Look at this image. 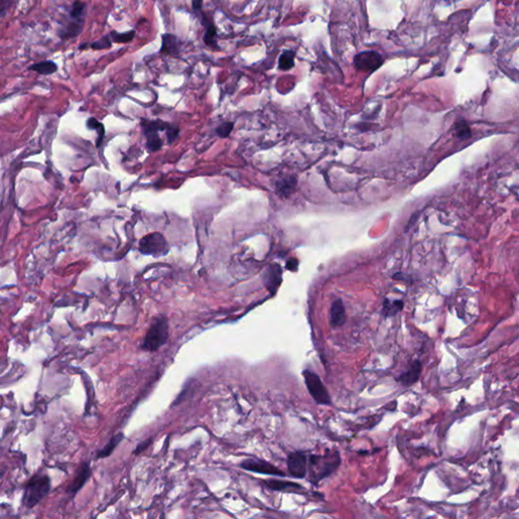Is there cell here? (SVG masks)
I'll return each instance as SVG.
<instances>
[{"mask_svg": "<svg viewBox=\"0 0 519 519\" xmlns=\"http://www.w3.org/2000/svg\"><path fill=\"white\" fill-rule=\"evenodd\" d=\"M142 128L146 137V147L150 152L159 150L163 144L162 139L159 136V132L166 133L167 142L169 143L178 137L180 132V129L178 127L161 120L143 121Z\"/></svg>", "mask_w": 519, "mask_h": 519, "instance_id": "6da1fadb", "label": "cell"}, {"mask_svg": "<svg viewBox=\"0 0 519 519\" xmlns=\"http://www.w3.org/2000/svg\"><path fill=\"white\" fill-rule=\"evenodd\" d=\"M168 339V321L164 316H158L153 319L146 335L143 339L141 347L148 352L157 351L166 343Z\"/></svg>", "mask_w": 519, "mask_h": 519, "instance_id": "7a4b0ae2", "label": "cell"}, {"mask_svg": "<svg viewBox=\"0 0 519 519\" xmlns=\"http://www.w3.org/2000/svg\"><path fill=\"white\" fill-rule=\"evenodd\" d=\"M338 452H328L324 455H312L310 458V473L312 482H318L328 477L340 465Z\"/></svg>", "mask_w": 519, "mask_h": 519, "instance_id": "3957f363", "label": "cell"}, {"mask_svg": "<svg viewBox=\"0 0 519 519\" xmlns=\"http://www.w3.org/2000/svg\"><path fill=\"white\" fill-rule=\"evenodd\" d=\"M51 489V482L48 475L37 474L33 477L26 486L24 495V505L33 508L44 499Z\"/></svg>", "mask_w": 519, "mask_h": 519, "instance_id": "277c9868", "label": "cell"}, {"mask_svg": "<svg viewBox=\"0 0 519 519\" xmlns=\"http://www.w3.org/2000/svg\"><path fill=\"white\" fill-rule=\"evenodd\" d=\"M139 250L144 254L160 256L168 252V244L161 233L153 232L141 238L139 241Z\"/></svg>", "mask_w": 519, "mask_h": 519, "instance_id": "5b68a950", "label": "cell"}, {"mask_svg": "<svg viewBox=\"0 0 519 519\" xmlns=\"http://www.w3.org/2000/svg\"><path fill=\"white\" fill-rule=\"evenodd\" d=\"M302 374H304L307 387L314 400L320 405H331L330 395L319 375L308 369L302 372Z\"/></svg>", "mask_w": 519, "mask_h": 519, "instance_id": "8992f818", "label": "cell"}, {"mask_svg": "<svg viewBox=\"0 0 519 519\" xmlns=\"http://www.w3.org/2000/svg\"><path fill=\"white\" fill-rule=\"evenodd\" d=\"M384 59L375 51H364L357 54L354 58V65L358 70L372 72L383 64Z\"/></svg>", "mask_w": 519, "mask_h": 519, "instance_id": "52a82bcc", "label": "cell"}, {"mask_svg": "<svg viewBox=\"0 0 519 519\" xmlns=\"http://www.w3.org/2000/svg\"><path fill=\"white\" fill-rule=\"evenodd\" d=\"M287 466L292 477L297 479L305 478L308 468V458L306 453L301 451L290 453L287 458Z\"/></svg>", "mask_w": 519, "mask_h": 519, "instance_id": "ba28073f", "label": "cell"}, {"mask_svg": "<svg viewBox=\"0 0 519 519\" xmlns=\"http://www.w3.org/2000/svg\"><path fill=\"white\" fill-rule=\"evenodd\" d=\"M240 466L249 471L265 473V474H273V475H282V477H284L285 475V473L283 471H281V469H279L275 465H273L267 461H264V460H260L257 458L245 459L241 462Z\"/></svg>", "mask_w": 519, "mask_h": 519, "instance_id": "9c48e42d", "label": "cell"}, {"mask_svg": "<svg viewBox=\"0 0 519 519\" xmlns=\"http://www.w3.org/2000/svg\"><path fill=\"white\" fill-rule=\"evenodd\" d=\"M84 27V20L75 19L72 17H68V20L65 21L63 25H61L58 30V36L62 40H70L78 37Z\"/></svg>", "mask_w": 519, "mask_h": 519, "instance_id": "30bf717a", "label": "cell"}, {"mask_svg": "<svg viewBox=\"0 0 519 519\" xmlns=\"http://www.w3.org/2000/svg\"><path fill=\"white\" fill-rule=\"evenodd\" d=\"M91 474H92L91 465L88 462H83L77 471L75 479L69 486L68 492L71 494H76L83 487V485L88 482V480L91 477Z\"/></svg>", "mask_w": 519, "mask_h": 519, "instance_id": "8fae6325", "label": "cell"}, {"mask_svg": "<svg viewBox=\"0 0 519 519\" xmlns=\"http://www.w3.org/2000/svg\"><path fill=\"white\" fill-rule=\"evenodd\" d=\"M160 52L166 55L178 57L180 54V43L178 38L170 34L162 35V45Z\"/></svg>", "mask_w": 519, "mask_h": 519, "instance_id": "7c38bea8", "label": "cell"}, {"mask_svg": "<svg viewBox=\"0 0 519 519\" xmlns=\"http://www.w3.org/2000/svg\"><path fill=\"white\" fill-rule=\"evenodd\" d=\"M346 320L345 308L341 299H337L333 302L330 312V324L334 328H338L344 325Z\"/></svg>", "mask_w": 519, "mask_h": 519, "instance_id": "4fadbf2b", "label": "cell"}, {"mask_svg": "<svg viewBox=\"0 0 519 519\" xmlns=\"http://www.w3.org/2000/svg\"><path fill=\"white\" fill-rule=\"evenodd\" d=\"M281 267L273 264L266 271L265 284L271 293H275L281 283Z\"/></svg>", "mask_w": 519, "mask_h": 519, "instance_id": "5bb4252c", "label": "cell"}, {"mask_svg": "<svg viewBox=\"0 0 519 519\" xmlns=\"http://www.w3.org/2000/svg\"><path fill=\"white\" fill-rule=\"evenodd\" d=\"M198 14H200V16H201L200 18H202V24L206 27V32L204 35L205 44L209 47L218 49V45H217V43H216V36H217V33H216V29H215L214 25L207 21L206 17L204 16V14H202V12H200Z\"/></svg>", "mask_w": 519, "mask_h": 519, "instance_id": "9a60e30c", "label": "cell"}, {"mask_svg": "<svg viewBox=\"0 0 519 519\" xmlns=\"http://www.w3.org/2000/svg\"><path fill=\"white\" fill-rule=\"evenodd\" d=\"M421 370H422V366H421V363L419 361H415L410 369L405 372L404 374L401 375V377L399 378V381L404 384V385H412L414 384L420 377V373H421Z\"/></svg>", "mask_w": 519, "mask_h": 519, "instance_id": "2e32d148", "label": "cell"}, {"mask_svg": "<svg viewBox=\"0 0 519 519\" xmlns=\"http://www.w3.org/2000/svg\"><path fill=\"white\" fill-rule=\"evenodd\" d=\"M29 69L33 70L39 74H42V75H50V74L55 73L58 70V66L55 62L47 60V61L32 64L29 67Z\"/></svg>", "mask_w": 519, "mask_h": 519, "instance_id": "e0dca14e", "label": "cell"}, {"mask_svg": "<svg viewBox=\"0 0 519 519\" xmlns=\"http://www.w3.org/2000/svg\"><path fill=\"white\" fill-rule=\"evenodd\" d=\"M269 488L276 491H291V490H299L301 489V485L288 482V481H279V480H269L264 482Z\"/></svg>", "mask_w": 519, "mask_h": 519, "instance_id": "ac0fdd59", "label": "cell"}, {"mask_svg": "<svg viewBox=\"0 0 519 519\" xmlns=\"http://www.w3.org/2000/svg\"><path fill=\"white\" fill-rule=\"evenodd\" d=\"M123 437H124V435L122 433H118L117 435L112 437V439L108 442V444L98 452L97 457L105 458V457L110 456L112 454V452L115 450V448L119 445V443L123 440Z\"/></svg>", "mask_w": 519, "mask_h": 519, "instance_id": "d6986e66", "label": "cell"}, {"mask_svg": "<svg viewBox=\"0 0 519 519\" xmlns=\"http://www.w3.org/2000/svg\"><path fill=\"white\" fill-rule=\"evenodd\" d=\"M295 53L293 51H285L279 58V68L281 70H289L294 67Z\"/></svg>", "mask_w": 519, "mask_h": 519, "instance_id": "ffe728a7", "label": "cell"}, {"mask_svg": "<svg viewBox=\"0 0 519 519\" xmlns=\"http://www.w3.org/2000/svg\"><path fill=\"white\" fill-rule=\"evenodd\" d=\"M403 309V302L400 301V300H396L394 302H391L388 299H385L384 300V305H383V313H384V316L386 317H389V316H395L396 314H398L401 310Z\"/></svg>", "mask_w": 519, "mask_h": 519, "instance_id": "44dd1931", "label": "cell"}, {"mask_svg": "<svg viewBox=\"0 0 519 519\" xmlns=\"http://www.w3.org/2000/svg\"><path fill=\"white\" fill-rule=\"evenodd\" d=\"M295 185H296V181L294 179L287 178L286 180H282L277 184V187H278L277 189L280 192V194H282V195L284 194L285 196H287L294 191Z\"/></svg>", "mask_w": 519, "mask_h": 519, "instance_id": "7402d4cb", "label": "cell"}, {"mask_svg": "<svg viewBox=\"0 0 519 519\" xmlns=\"http://www.w3.org/2000/svg\"><path fill=\"white\" fill-rule=\"evenodd\" d=\"M110 37L114 43H129L131 42L135 37L134 31H129L123 34L117 32H111Z\"/></svg>", "mask_w": 519, "mask_h": 519, "instance_id": "603a6c76", "label": "cell"}, {"mask_svg": "<svg viewBox=\"0 0 519 519\" xmlns=\"http://www.w3.org/2000/svg\"><path fill=\"white\" fill-rule=\"evenodd\" d=\"M85 13H86V5L84 3H81V2H78V0H76V2L73 4L72 8H71L69 16L72 17V18H75V19L84 20L85 19Z\"/></svg>", "mask_w": 519, "mask_h": 519, "instance_id": "cb8c5ba5", "label": "cell"}, {"mask_svg": "<svg viewBox=\"0 0 519 519\" xmlns=\"http://www.w3.org/2000/svg\"><path fill=\"white\" fill-rule=\"evenodd\" d=\"M112 44H113V41L109 35V36H104L100 40L92 43L90 47L94 50H104V49H110L112 47Z\"/></svg>", "mask_w": 519, "mask_h": 519, "instance_id": "d4e9b609", "label": "cell"}, {"mask_svg": "<svg viewBox=\"0 0 519 519\" xmlns=\"http://www.w3.org/2000/svg\"><path fill=\"white\" fill-rule=\"evenodd\" d=\"M455 126V133L459 138L466 139L470 136V129L465 122H459Z\"/></svg>", "mask_w": 519, "mask_h": 519, "instance_id": "484cf974", "label": "cell"}, {"mask_svg": "<svg viewBox=\"0 0 519 519\" xmlns=\"http://www.w3.org/2000/svg\"><path fill=\"white\" fill-rule=\"evenodd\" d=\"M232 129H233V124L230 122H226V123L221 124L217 128V130H216V132H217V134L220 137H227L230 134Z\"/></svg>", "mask_w": 519, "mask_h": 519, "instance_id": "4316f807", "label": "cell"}, {"mask_svg": "<svg viewBox=\"0 0 519 519\" xmlns=\"http://www.w3.org/2000/svg\"><path fill=\"white\" fill-rule=\"evenodd\" d=\"M13 4V0H0V15L4 18L7 11Z\"/></svg>", "mask_w": 519, "mask_h": 519, "instance_id": "83f0119b", "label": "cell"}, {"mask_svg": "<svg viewBox=\"0 0 519 519\" xmlns=\"http://www.w3.org/2000/svg\"><path fill=\"white\" fill-rule=\"evenodd\" d=\"M202 4H203L202 0H192V7H193L194 12L200 13L201 9H202Z\"/></svg>", "mask_w": 519, "mask_h": 519, "instance_id": "f1b7e54d", "label": "cell"}]
</instances>
